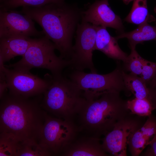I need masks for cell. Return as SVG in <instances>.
Here are the masks:
<instances>
[{
    "mask_svg": "<svg viewBox=\"0 0 156 156\" xmlns=\"http://www.w3.org/2000/svg\"><path fill=\"white\" fill-rule=\"evenodd\" d=\"M140 76L147 85L156 77V63L145 59Z\"/></svg>",
    "mask_w": 156,
    "mask_h": 156,
    "instance_id": "26",
    "label": "cell"
},
{
    "mask_svg": "<svg viewBox=\"0 0 156 156\" xmlns=\"http://www.w3.org/2000/svg\"><path fill=\"white\" fill-rule=\"evenodd\" d=\"M79 133L74 121L52 117L47 114L38 142L51 156H60Z\"/></svg>",
    "mask_w": 156,
    "mask_h": 156,
    "instance_id": "7",
    "label": "cell"
},
{
    "mask_svg": "<svg viewBox=\"0 0 156 156\" xmlns=\"http://www.w3.org/2000/svg\"><path fill=\"white\" fill-rule=\"evenodd\" d=\"M130 114L118 122L113 129L101 139L102 148L109 155L126 156L131 134L142 125L138 118Z\"/></svg>",
    "mask_w": 156,
    "mask_h": 156,
    "instance_id": "10",
    "label": "cell"
},
{
    "mask_svg": "<svg viewBox=\"0 0 156 156\" xmlns=\"http://www.w3.org/2000/svg\"><path fill=\"white\" fill-rule=\"evenodd\" d=\"M97 26L82 21L76 30L75 43L73 46L69 60V66L73 70L83 71L86 69L91 72L96 73L93 61V52L95 50Z\"/></svg>",
    "mask_w": 156,
    "mask_h": 156,
    "instance_id": "8",
    "label": "cell"
},
{
    "mask_svg": "<svg viewBox=\"0 0 156 156\" xmlns=\"http://www.w3.org/2000/svg\"><path fill=\"white\" fill-rule=\"evenodd\" d=\"M149 142L140 129L133 132L129 137L128 145L132 156H138L147 146Z\"/></svg>",
    "mask_w": 156,
    "mask_h": 156,
    "instance_id": "21",
    "label": "cell"
},
{
    "mask_svg": "<svg viewBox=\"0 0 156 156\" xmlns=\"http://www.w3.org/2000/svg\"><path fill=\"white\" fill-rule=\"evenodd\" d=\"M64 0H8L0 3V8L14 9L20 7H39L51 3H59Z\"/></svg>",
    "mask_w": 156,
    "mask_h": 156,
    "instance_id": "22",
    "label": "cell"
},
{
    "mask_svg": "<svg viewBox=\"0 0 156 156\" xmlns=\"http://www.w3.org/2000/svg\"><path fill=\"white\" fill-rule=\"evenodd\" d=\"M19 12L41 27L44 35L59 52L60 58L69 60L73 36L81 19L82 11L77 5L64 2L39 7L24 6Z\"/></svg>",
    "mask_w": 156,
    "mask_h": 156,
    "instance_id": "2",
    "label": "cell"
},
{
    "mask_svg": "<svg viewBox=\"0 0 156 156\" xmlns=\"http://www.w3.org/2000/svg\"><path fill=\"white\" fill-rule=\"evenodd\" d=\"M73 70L68 78L77 84L86 100L96 99L105 93L128 91L123 79L124 69L119 63L114 70L105 74Z\"/></svg>",
    "mask_w": 156,
    "mask_h": 156,
    "instance_id": "6",
    "label": "cell"
},
{
    "mask_svg": "<svg viewBox=\"0 0 156 156\" xmlns=\"http://www.w3.org/2000/svg\"><path fill=\"white\" fill-rule=\"evenodd\" d=\"M8 0H0V3L5 1Z\"/></svg>",
    "mask_w": 156,
    "mask_h": 156,
    "instance_id": "30",
    "label": "cell"
},
{
    "mask_svg": "<svg viewBox=\"0 0 156 156\" xmlns=\"http://www.w3.org/2000/svg\"><path fill=\"white\" fill-rule=\"evenodd\" d=\"M147 2V0H134L131 11L125 20L138 25L154 21L155 18L149 13Z\"/></svg>",
    "mask_w": 156,
    "mask_h": 156,
    "instance_id": "18",
    "label": "cell"
},
{
    "mask_svg": "<svg viewBox=\"0 0 156 156\" xmlns=\"http://www.w3.org/2000/svg\"><path fill=\"white\" fill-rule=\"evenodd\" d=\"M146 151L142 155L145 156H156V135L150 142Z\"/></svg>",
    "mask_w": 156,
    "mask_h": 156,
    "instance_id": "28",
    "label": "cell"
},
{
    "mask_svg": "<svg viewBox=\"0 0 156 156\" xmlns=\"http://www.w3.org/2000/svg\"><path fill=\"white\" fill-rule=\"evenodd\" d=\"M86 100L77 84L69 78L63 75L53 77L51 75L41 105L56 117L74 121Z\"/></svg>",
    "mask_w": 156,
    "mask_h": 156,
    "instance_id": "4",
    "label": "cell"
},
{
    "mask_svg": "<svg viewBox=\"0 0 156 156\" xmlns=\"http://www.w3.org/2000/svg\"><path fill=\"white\" fill-rule=\"evenodd\" d=\"M32 39L30 37L22 36L0 39V59L4 63L16 56H23Z\"/></svg>",
    "mask_w": 156,
    "mask_h": 156,
    "instance_id": "15",
    "label": "cell"
},
{
    "mask_svg": "<svg viewBox=\"0 0 156 156\" xmlns=\"http://www.w3.org/2000/svg\"><path fill=\"white\" fill-rule=\"evenodd\" d=\"M51 155L37 142L17 141L16 156H49Z\"/></svg>",
    "mask_w": 156,
    "mask_h": 156,
    "instance_id": "19",
    "label": "cell"
},
{
    "mask_svg": "<svg viewBox=\"0 0 156 156\" xmlns=\"http://www.w3.org/2000/svg\"><path fill=\"white\" fill-rule=\"evenodd\" d=\"M127 107L131 114L140 117H148L154 110L150 101L135 97L127 101Z\"/></svg>",
    "mask_w": 156,
    "mask_h": 156,
    "instance_id": "20",
    "label": "cell"
},
{
    "mask_svg": "<svg viewBox=\"0 0 156 156\" xmlns=\"http://www.w3.org/2000/svg\"><path fill=\"white\" fill-rule=\"evenodd\" d=\"M118 40L125 38L128 40L131 49L135 48L137 44L150 40H156V25L153 26L146 23L138 25L133 30L122 32L116 37Z\"/></svg>",
    "mask_w": 156,
    "mask_h": 156,
    "instance_id": "16",
    "label": "cell"
},
{
    "mask_svg": "<svg viewBox=\"0 0 156 156\" xmlns=\"http://www.w3.org/2000/svg\"><path fill=\"white\" fill-rule=\"evenodd\" d=\"M118 40L109 34L106 28L97 26L95 50L101 51L109 57L124 62L128 55L120 48Z\"/></svg>",
    "mask_w": 156,
    "mask_h": 156,
    "instance_id": "14",
    "label": "cell"
},
{
    "mask_svg": "<svg viewBox=\"0 0 156 156\" xmlns=\"http://www.w3.org/2000/svg\"><path fill=\"white\" fill-rule=\"evenodd\" d=\"M16 140L0 134V156H16Z\"/></svg>",
    "mask_w": 156,
    "mask_h": 156,
    "instance_id": "24",
    "label": "cell"
},
{
    "mask_svg": "<svg viewBox=\"0 0 156 156\" xmlns=\"http://www.w3.org/2000/svg\"><path fill=\"white\" fill-rule=\"evenodd\" d=\"M101 139L83 134L78 135L66 146L60 156H109L102 148Z\"/></svg>",
    "mask_w": 156,
    "mask_h": 156,
    "instance_id": "13",
    "label": "cell"
},
{
    "mask_svg": "<svg viewBox=\"0 0 156 156\" xmlns=\"http://www.w3.org/2000/svg\"><path fill=\"white\" fill-rule=\"evenodd\" d=\"M4 73L8 92L26 97L43 94L49 85L51 76L47 74L42 79L29 71L9 69L6 67Z\"/></svg>",
    "mask_w": 156,
    "mask_h": 156,
    "instance_id": "9",
    "label": "cell"
},
{
    "mask_svg": "<svg viewBox=\"0 0 156 156\" xmlns=\"http://www.w3.org/2000/svg\"><path fill=\"white\" fill-rule=\"evenodd\" d=\"M33 20L14 9L0 8V39L14 37L42 36Z\"/></svg>",
    "mask_w": 156,
    "mask_h": 156,
    "instance_id": "11",
    "label": "cell"
},
{
    "mask_svg": "<svg viewBox=\"0 0 156 156\" xmlns=\"http://www.w3.org/2000/svg\"><path fill=\"white\" fill-rule=\"evenodd\" d=\"M124 3L126 5L129 4L130 2L133 1L134 0H122Z\"/></svg>",
    "mask_w": 156,
    "mask_h": 156,
    "instance_id": "29",
    "label": "cell"
},
{
    "mask_svg": "<svg viewBox=\"0 0 156 156\" xmlns=\"http://www.w3.org/2000/svg\"><path fill=\"white\" fill-rule=\"evenodd\" d=\"M145 60L138 54L135 48L131 49L130 54L123 62L124 68L130 73L140 76Z\"/></svg>",
    "mask_w": 156,
    "mask_h": 156,
    "instance_id": "23",
    "label": "cell"
},
{
    "mask_svg": "<svg viewBox=\"0 0 156 156\" xmlns=\"http://www.w3.org/2000/svg\"><path fill=\"white\" fill-rule=\"evenodd\" d=\"M127 101L117 92L105 93L96 99L86 100L76 117L75 123L79 133L101 139L118 122L131 114Z\"/></svg>",
    "mask_w": 156,
    "mask_h": 156,
    "instance_id": "3",
    "label": "cell"
},
{
    "mask_svg": "<svg viewBox=\"0 0 156 156\" xmlns=\"http://www.w3.org/2000/svg\"><path fill=\"white\" fill-rule=\"evenodd\" d=\"M154 10L155 12L156 13V5L155 7Z\"/></svg>",
    "mask_w": 156,
    "mask_h": 156,
    "instance_id": "31",
    "label": "cell"
},
{
    "mask_svg": "<svg viewBox=\"0 0 156 156\" xmlns=\"http://www.w3.org/2000/svg\"><path fill=\"white\" fill-rule=\"evenodd\" d=\"M140 129L149 144L156 135V116L152 114L148 116V119Z\"/></svg>",
    "mask_w": 156,
    "mask_h": 156,
    "instance_id": "25",
    "label": "cell"
},
{
    "mask_svg": "<svg viewBox=\"0 0 156 156\" xmlns=\"http://www.w3.org/2000/svg\"><path fill=\"white\" fill-rule=\"evenodd\" d=\"M42 95L26 97L6 91L0 98V134L38 142L47 114L41 106Z\"/></svg>",
    "mask_w": 156,
    "mask_h": 156,
    "instance_id": "1",
    "label": "cell"
},
{
    "mask_svg": "<svg viewBox=\"0 0 156 156\" xmlns=\"http://www.w3.org/2000/svg\"><path fill=\"white\" fill-rule=\"evenodd\" d=\"M122 76L126 88L135 98L147 99L151 102L147 85L140 77L130 73L127 74L124 70Z\"/></svg>",
    "mask_w": 156,
    "mask_h": 156,
    "instance_id": "17",
    "label": "cell"
},
{
    "mask_svg": "<svg viewBox=\"0 0 156 156\" xmlns=\"http://www.w3.org/2000/svg\"><path fill=\"white\" fill-rule=\"evenodd\" d=\"M56 49L53 43L44 35L37 38H32L29 47L22 58L9 65L8 68L29 71L33 68L48 70L53 77L62 75L64 69L69 66V60L63 59L55 54Z\"/></svg>",
    "mask_w": 156,
    "mask_h": 156,
    "instance_id": "5",
    "label": "cell"
},
{
    "mask_svg": "<svg viewBox=\"0 0 156 156\" xmlns=\"http://www.w3.org/2000/svg\"><path fill=\"white\" fill-rule=\"evenodd\" d=\"M151 102L154 110H156V77L147 85Z\"/></svg>",
    "mask_w": 156,
    "mask_h": 156,
    "instance_id": "27",
    "label": "cell"
},
{
    "mask_svg": "<svg viewBox=\"0 0 156 156\" xmlns=\"http://www.w3.org/2000/svg\"><path fill=\"white\" fill-rule=\"evenodd\" d=\"M108 0H96L86 10L82 11L81 21L122 32L124 26L121 19L111 9Z\"/></svg>",
    "mask_w": 156,
    "mask_h": 156,
    "instance_id": "12",
    "label": "cell"
}]
</instances>
